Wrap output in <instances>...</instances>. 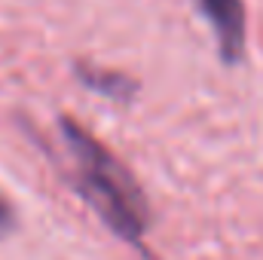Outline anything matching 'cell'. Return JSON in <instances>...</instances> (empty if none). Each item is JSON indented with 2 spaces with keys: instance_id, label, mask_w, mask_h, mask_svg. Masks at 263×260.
I'll list each match as a JSON object with an SVG mask.
<instances>
[{
  "instance_id": "3",
  "label": "cell",
  "mask_w": 263,
  "mask_h": 260,
  "mask_svg": "<svg viewBox=\"0 0 263 260\" xmlns=\"http://www.w3.org/2000/svg\"><path fill=\"white\" fill-rule=\"evenodd\" d=\"M77 80H80L86 89H92V92H98V95H107V98H114V101H132L135 92H138V83L132 80L129 73L110 70V67H101V65H86V62H80V65H77Z\"/></svg>"
},
{
  "instance_id": "1",
  "label": "cell",
  "mask_w": 263,
  "mask_h": 260,
  "mask_svg": "<svg viewBox=\"0 0 263 260\" xmlns=\"http://www.w3.org/2000/svg\"><path fill=\"white\" fill-rule=\"evenodd\" d=\"M59 129L73 159L77 193L89 202V208L104 220V227L117 239L129 242L135 248H144V236L150 227V202L138 178L129 172V165L120 156H114L77 120L62 117Z\"/></svg>"
},
{
  "instance_id": "2",
  "label": "cell",
  "mask_w": 263,
  "mask_h": 260,
  "mask_svg": "<svg viewBox=\"0 0 263 260\" xmlns=\"http://www.w3.org/2000/svg\"><path fill=\"white\" fill-rule=\"evenodd\" d=\"M199 9L217 37V52L223 65H239L245 59V40H248L245 3L242 0H199Z\"/></svg>"
},
{
  "instance_id": "4",
  "label": "cell",
  "mask_w": 263,
  "mask_h": 260,
  "mask_svg": "<svg viewBox=\"0 0 263 260\" xmlns=\"http://www.w3.org/2000/svg\"><path fill=\"white\" fill-rule=\"evenodd\" d=\"M15 227V214H12V205L0 196V239H6V233Z\"/></svg>"
}]
</instances>
